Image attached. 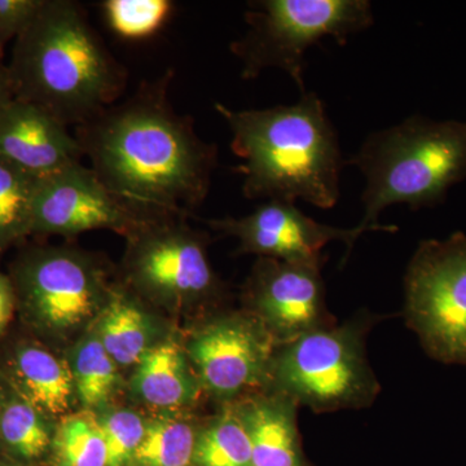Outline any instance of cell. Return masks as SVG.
I'll return each instance as SVG.
<instances>
[{
  "label": "cell",
  "instance_id": "cell-1",
  "mask_svg": "<svg viewBox=\"0 0 466 466\" xmlns=\"http://www.w3.org/2000/svg\"><path fill=\"white\" fill-rule=\"evenodd\" d=\"M167 82L104 109L76 127L82 155L126 208L142 219L186 216L205 201L218 148L168 104Z\"/></svg>",
  "mask_w": 466,
  "mask_h": 466
},
{
  "label": "cell",
  "instance_id": "cell-2",
  "mask_svg": "<svg viewBox=\"0 0 466 466\" xmlns=\"http://www.w3.org/2000/svg\"><path fill=\"white\" fill-rule=\"evenodd\" d=\"M216 110L232 134V152L241 159L242 193L249 200H302L336 207L343 158L324 101L305 92L293 106Z\"/></svg>",
  "mask_w": 466,
  "mask_h": 466
},
{
  "label": "cell",
  "instance_id": "cell-3",
  "mask_svg": "<svg viewBox=\"0 0 466 466\" xmlns=\"http://www.w3.org/2000/svg\"><path fill=\"white\" fill-rule=\"evenodd\" d=\"M16 99L66 126L86 124L124 92L126 72L72 0H45L15 41L8 64Z\"/></svg>",
  "mask_w": 466,
  "mask_h": 466
},
{
  "label": "cell",
  "instance_id": "cell-4",
  "mask_svg": "<svg viewBox=\"0 0 466 466\" xmlns=\"http://www.w3.org/2000/svg\"><path fill=\"white\" fill-rule=\"evenodd\" d=\"M349 164L367 182L358 227L397 232V227L379 222L385 208L401 204L419 210L443 204L451 187L466 179V122L410 116L370 134Z\"/></svg>",
  "mask_w": 466,
  "mask_h": 466
},
{
  "label": "cell",
  "instance_id": "cell-5",
  "mask_svg": "<svg viewBox=\"0 0 466 466\" xmlns=\"http://www.w3.org/2000/svg\"><path fill=\"white\" fill-rule=\"evenodd\" d=\"M370 327V319L358 318L276 346L266 381L271 392L315 412L370 406L380 391L367 360Z\"/></svg>",
  "mask_w": 466,
  "mask_h": 466
},
{
  "label": "cell",
  "instance_id": "cell-6",
  "mask_svg": "<svg viewBox=\"0 0 466 466\" xmlns=\"http://www.w3.org/2000/svg\"><path fill=\"white\" fill-rule=\"evenodd\" d=\"M248 32L231 51L242 63L241 76L257 78L275 67L305 94L306 52L324 38L345 46L350 36L375 24L368 0H257L245 14Z\"/></svg>",
  "mask_w": 466,
  "mask_h": 466
},
{
  "label": "cell",
  "instance_id": "cell-7",
  "mask_svg": "<svg viewBox=\"0 0 466 466\" xmlns=\"http://www.w3.org/2000/svg\"><path fill=\"white\" fill-rule=\"evenodd\" d=\"M408 327L435 360L466 366V236L426 240L404 276Z\"/></svg>",
  "mask_w": 466,
  "mask_h": 466
},
{
  "label": "cell",
  "instance_id": "cell-8",
  "mask_svg": "<svg viewBox=\"0 0 466 466\" xmlns=\"http://www.w3.org/2000/svg\"><path fill=\"white\" fill-rule=\"evenodd\" d=\"M16 306L36 333L60 336L97 311L106 296L103 272L88 257L58 248L25 251L12 266Z\"/></svg>",
  "mask_w": 466,
  "mask_h": 466
},
{
  "label": "cell",
  "instance_id": "cell-9",
  "mask_svg": "<svg viewBox=\"0 0 466 466\" xmlns=\"http://www.w3.org/2000/svg\"><path fill=\"white\" fill-rule=\"evenodd\" d=\"M171 218L143 219L133 231L128 254L130 278L164 299L198 300L217 290V276L205 245Z\"/></svg>",
  "mask_w": 466,
  "mask_h": 466
},
{
  "label": "cell",
  "instance_id": "cell-10",
  "mask_svg": "<svg viewBox=\"0 0 466 466\" xmlns=\"http://www.w3.org/2000/svg\"><path fill=\"white\" fill-rule=\"evenodd\" d=\"M323 260L260 258L249 281L251 308L276 346L332 327L325 305Z\"/></svg>",
  "mask_w": 466,
  "mask_h": 466
},
{
  "label": "cell",
  "instance_id": "cell-11",
  "mask_svg": "<svg viewBox=\"0 0 466 466\" xmlns=\"http://www.w3.org/2000/svg\"><path fill=\"white\" fill-rule=\"evenodd\" d=\"M142 220L82 162L38 180L32 233L72 236L101 228L130 233Z\"/></svg>",
  "mask_w": 466,
  "mask_h": 466
},
{
  "label": "cell",
  "instance_id": "cell-12",
  "mask_svg": "<svg viewBox=\"0 0 466 466\" xmlns=\"http://www.w3.org/2000/svg\"><path fill=\"white\" fill-rule=\"evenodd\" d=\"M211 226L240 241L241 251L260 258L285 262H319L321 250L332 241H343L350 251L366 229L339 228L306 216L293 202L268 200L249 216L214 220Z\"/></svg>",
  "mask_w": 466,
  "mask_h": 466
},
{
  "label": "cell",
  "instance_id": "cell-13",
  "mask_svg": "<svg viewBox=\"0 0 466 466\" xmlns=\"http://www.w3.org/2000/svg\"><path fill=\"white\" fill-rule=\"evenodd\" d=\"M275 348L259 321L235 317L207 325L188 352L202 385L218 397H232L267 381Z\"/></svg>",
  "mask_w": 466,
  "mask_h": 466
},
{
  "label": "cell",
  "instance_id": "cell-14",
  "mask_svg": "<svg viewBox=\"0 0 466 466\" xmlns=\"http://www.w3.org/2000/svg\"><path fill=\"white\" fill-rule=\"evenodd\" d=\"M82 157L76 137L47 110L16 97L0 109V158L9 164L42 179Z\"/></svg>",
  "mask_w": 466,
  "mask_h": 466
},
{
  "label": "cell",
  "instance_id": "cell-15",
  "mask_svg": "<svg viewBox=\"0 0 466 466\" xmlns=\"http://www.w3.org/2000/svg\"><path fill=\"white\" fill-rule=\"evenodd\" d=\"M0 377L50 419L66 415L76 394L69 363L33 339H16L0 355Z\"/></svg>",
  "mask_w": 466,
  "mask_h": 466
},
{
  "label": "cell",
  "instance_id": "cell-16",
  "mask_svg": "<svg viewBox=\"0 0 466 466\" xmlns=\"http://www.w3.org/2000/svg\"><path fill=\"white\" fill-rule=\"evenodd\" d=\"M238 408L249 434L250 466H306L297 428L296 401L271 392Z\"/></svg>",
  "mask_w": 466,
  "mask_h": 466
},
{
  "label": "cell",
  "instance_id": "cell-17",
  "mask_svg": "<svg viewBox=\"0 0 466 466\" xmlns=\"http://www.w3.org/2000/svg\"><path fill=\"white\" fill-rule=\"evenodd\" d=\"M133 390L144 403L157 408L180 407L192 400L195 385L177 343H159L146 352L137 364Z\"/></svg>",
  "mask_w": 466,
  "mask_h": 466
},
{
  "label": "cell",
  "instance_id": "cell-18",
  "mask_svg": "<svg viewBox=\"0 0 466 466\" xmlns=\"http://www.w3.org/2000/svg\"><path fill=\"white\" fill-rule=\"evenodd\" d=\"M55 428L51 419L9 389L0 410V453L18 464L34 466L50 456Z\"/></svg>",
  "mask_w": 466,
  "mask_h": 466
},
{
  "label": "cell",
  "instance_id": "cell-19",
  "mask_svg": "<svg viewBox=\"0 0 466 466\" xmlns=\"http://www.w3.org/2000/svg\"><path fill=\"white\" fill-rule=\"evenodd\" d=\"M101 317L97 337L116 366L139 363L150 349L148 320L139 306L124 293L113 291Z\"/></svg>",
  "mask_w": 466,
  "mask_h": 466
},
{
  "label": "cell",
  "instance_id": "cell-20",
  "mask_svg": "<svg viewBox=\"0 0 466 466\" xmlns=\"http://www.w3.org/2000/svg\"><path fill=\"white\" fill-rule=\"evenodd\" d=\"M38 180L0 158V251L32 235Z\"/></svg>",
  "mask_w": 466,
  "mask_h": 466
},
{
  "label": "cell",
  "instance_id": "cell-21",
  "mask_svg": "<svg viewBox=\"0 0 466 466\" xmlns=\"http://www.w3.org/2000/svg\"><path fill=\"white\" fill-rule=\"evenodd\" d=\"M249 434L238 407H227L222 415L198 435L193 466H250Z\"/></svg>",
  "mask_w": 466,
  "mask_h": 466
},
{
  "label": "cell",
  "instance_id": "cell-22",
  "mask_svg": "<svg viewBox=\"0 0 466 466\" xmlns=\"http://www.w3.org/2000/svg\"><path fill=\"white\" fill-rule=\"evenodd\" d=\"M52 466H106V447L99 419L91 413L64 416L55 428Z\"/></svg>",
  "mask_w": 466,
  "mask_h": 466
},
{
  "label": "cell",
  "instance_id": "cell-23",
  "mask_svg": "<svg viewBox=\"0 0 466 466\" xmlns=\"http://www.w3.org/2000/svg\"><path fill=\"white\" fill-rule=\"evenodd\" d=\"M198 434L177 420L147 424L146 434L127 466H193Z\"/></svg>",
  "mask_w": 466,
  "mask_h": 466
},
{
  "label": "cell",
  "instance_id": "cell-24",
  "mask_svg": "<svg viewBox=\"0 0 466 466\" xmlns=\"http://www.w3.org/2000/svg\"><path fill=\"white\" fill-rule=\"evenodd\" d=\"M70 370L76 394L88 408L106 403L118 381L116 364L104 349L97 334L76 345Z\"/></svg>",
  "mask_w": 466,
  "mask_h": 466
},
{
  "label": "cell",
  "instance_id": "cell-25",
  "mask_svg": "<svg viewBox=\"0 0 466 466\" xmlns=\"http://www.w3.org/2000/svg\"><path fill=\"white\" fill-rule=\"evenodd\" d=\"M103 5L110 27L127 39H143L157 32L173 8L168 0H106Z\"/></svg>",
  "mask_w": 466,
  "mask_h": 466
},
{
  "label": "cell",
  "instance_id": "cell-26",
  "mask_svg": "<svg viewBox=\"0 0 466 466\" xmlns=\"http://www.w3.org/2000/svg\"><path fill=\"white\" fill-rule=\"evenodd\" d=\"M106 447V466H127L142 443L147 424L137 413L119 410L99 420Z\"/></svg>",
  "mask_w": 466,
  "mask_h": 466
},
{
  "label": "cell",
  "instance_id": "cell-27",
  "mask_svg": "<svg viewBox=\"0 0 466 466\" xmlns=\"http://www.w3.org/2000/svg\"><path fill=\"white\" fill-rule=\"evenodd\" d=\"M45 0H0V50L33 23Z\"/></svg>",
  "mask_w": 466,
  "mask_h": 466
},
{
  "label": "cell",
  "instance_id": "cell-28",
  "mask_svg": "<svg viewBox=\"0 0 466 466\" xmlns=\"http://www.w3.org/2000/svg\"><path fill=\"white\" fill-rule=\"evenodd\" d=\"M17 311L14 285L8 275L0 271V337L5 333Z\"/></svg>",
  "mask_w": 466,
  "mask_h": 466
},
{
  "label": "cell",
  "instance_id": "cell-29",
  "mask_svg": "<svg viewBox=\"0 0 466 466\" xmlns=\"http://www.w3.org/2000/svg\"><path fill=\"white\" fill-rule=\"evenodd\" d=\"M15 99L14 85H12L9 67L5 63V51L0 50V109Z\"/></svg>",
  "mask_w": 466,
  "mask_h": 466
},
{
  "label": "cell",
  "instance_id": "cell-30",
  "mask_svg": "<svg viewBox=\"0 0 466 466\" xmlns=\"http://www.w3.org/2000/svg\"><path fill=\"white\" fill-rule=\"evenodd\" d=\"M8 394V385L5 382V380L0 377V410H2L3 404H5V400H7Z\"/></svg>",
  "mask_w": 466,
  "mask_h": 466
},
{
  "label": "cell",
  "instance_id": "cell-31",
  "mask_svg": "<svg viewBox=\"0 0 466 466\" xmlns=\"http://www.w3.org/2000/svg\"><path fill=\"white\" fill-rule=\"evenodd\" d=\"M0 466H25L18 464V462L12 461V460L5 459V458H0Z\"/></svg>",
  "mask_w": 466,
  "mask_h": 466
}]
</instances>
